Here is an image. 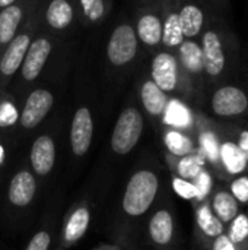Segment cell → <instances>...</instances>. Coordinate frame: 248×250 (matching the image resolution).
<instances>
[{
	"mask_svg": "<svg viewBox=\"0 0 248 250\" xmlns=\"http://www.w3.org/2000/svg\"><path fill=\"white\" fill-rule=\"evenodd\" d=\"M56 161V146L50 136H39L31 149V164L37 174L45 176L48 174Z\"/></svg>",
	"mask_w": 248,
	"mask_h": 250,
	"instance_id": "obj_11",
	"label": "cell"
},
{
	"mask_svg": "<svg viewBox=\"0 0 248 250\" xmlns=\"http://www.w3.org/2000/svg\"><path fill=\"white\" fill-rule=\"evenodd\" d=\"M22 19V10L18 6H7L0 13V42L7 44L13 40Z\"/></svg>",
	"mask_w": 248,
	"mask_h": 250,
	"instance_id": "obj_18",
	"label": "cell"
},
{
	"mask_svg": "<svg viewBox=\"0 0 248 250\" xmlns=\"http://www.w3.org/2000/svg\"><path fill=\"white\" fill-rule=\"evenodd\" d=\"M73 19V10L67 0H53L47 10V21L56 29L66 28Z\"/></svg>",
	"mask_w": 248,
	"mask_h": 250,
	"instance_id": "obj_20",
	"label": "cell"
},
{
	"mask_svg": "<svg viewBox=\"0 0 248 250\" xmlns=\"http://www.w3.org/2000/svg\"><path fill=\"white\" fill-rule=\"evenodd\" d=\"M3 161H4V148L3 145H0V166L3 164Z\"/></svg>",
	"mask_w": 248,
	"mask_h": 250,
	"instance_id": "obj_40",
	"label": "cell"
},
{
	"mask_svg": "<svg viewBox=\"0 0 248 250\" xmlns=\"http://www.w3.org/2000/svg\"><path fill=\"white\" fill-rule=\"evenodd\" d=\"M212 9H215L212 3L203 6L197 1H187L178 9L180 26L186 40H194L202 35Z\"/></svg>",
	"mask_w": 248,
	"mask_h": 250,
	"instance_id": "obj_5",
	"label": "cell"
},
{
	"mask_svg": "<svg viewBox=\"0 0 248 250\" xmlns=\"http://www.w3.org/2000/svg\"><path fill=\"white\" fill-rule=\"evenodd\" d=\"M158 192V177L149 171L142 170L137 171L127 183L124 198H123V209L127 215L137 217L145 214Z\"/></svg>",
	"mask_w": 248,
	"mask_h": 250,
	"instance_id": "obj_2",
	"label": "cell"
},
{
	"mask_svg": "<svg viewBox=\"0 0 248 250\" xmlns=\"http://www.w3.org/2000/svg\"><path fill=\"white\" fill-rule=\"evenodd\" d=\"M238 148H240V151L244 154L246 160L248 161V130H246V132H243V133H241V136H240V145H238Z\"/></svg>",
	"mask_w": 248,
	"mask_h": 250,
	"instance_id": "obj_38",
	"label": "cell"
},
{
	"mask_svg": "<svg viewBox=\"0 0 248 250\" xmlns=\"http://www.w3.org/2000/svg\"><path fill=\"white\" fill-rule=\"evenodd\" d=\"M137 50V40L136 34L132 26L120 25L114 29L110 44H108V59L113 64L121 66L129 63Z\"/></svg>",
	"mask_w": 248,
	"mask_h": 250,
	"instance_id": "obj_6",
	"label": "cell"
},
{
	"mask_svg": "<svg viewBox=\"0 0 248 250\" xmlns=\"http://www.w3.org/2000/svg\"><path fill=\"white\" fill-rule=\"evenodd\" d=\"M53 105V95L45 89H35L26 100L23 111L20 114V123L23 127H35L47 116Z\"/></svg>",
	"mask_w": 248,
	"mask_h": 250,
	"instance_id": "obj_9",
	"label": "cell"
},
{
	"mask_svg": "<svg viewBox=\"0 0 248 250\" xmlns=\"http://www.w3.org/2000/svg\"><path fill=\"white\" fill-rule=\"evenodd\" d=\"M232 196L240 202L248 201V177L237 179L232 183Z\"/></svg>",
	"mask_w": 248,
	"mask_h": 250,
	"instance_id": "obj_32",
	"label": "cell"
},
{
	"mask_svg": "<svg viewBox=\"0 0 248 250\" xmlns=\"http://www.w3.org/2000/svg\"><path fill=\"white\" fill-rule=\"evenodd\" d=\"M248 236V220L244 215H238L234 218L232 223V229H231V234L229 239L235 243V242H243Z\"/></svg>",
	"mask_w": 248,
	"mask_h": 250,
	"instance_id": "obj_29",
	"label": "cell"
},
{
	"mask_svg": "<svg viewBox=\"0 0 248 250\" xmlns=\"http://www.w3.org/2000/svg\"><path fill=\"white\" fill-rule=\"evenodd\" d=\"M165 145L174 155L178 157H186L193 151V142L177 130H170L165 135Z\"/></svg>",
	"mask_w": 248,
	"mask_h": 250,
	"instance_id": "obj_25",
	"label": "cell"
},
{
	"mask_svg": "<svg viewBox=\"0 0 248 250\" xmlns=\"http://www.w3.org/2000/svg\"><path fill=\"white\" fill-rule=\"evenodd\" d=\"M172 231L174 224L171 214L165 209L158 211L149 223V234L152 240L158 245H167L172 237Z\"/></svg>",
	"mask_w": 248,
	"mask_h": 250,
	"instance_id": "obj_16",
	"label": "cell"
},
{
	"mask_svg": "<svg viewBox=\"0 0 248 250\" xmlns=\"http://www.w3.org/2000/svg\"><path fill=\"white\" fill-rule=\"evenodd\" d=\"M213 208H215L218 217L221 218V221H224V223L232 221L237 217V214H238L237 199L231 193H228V192H219L215 196Z\"/></svg>",
	"mask_w": 248,
	"mask_h": 250,
	"instance_id": "obj_23",
	"label": "cell"
},
{
	"mask_svg": "<svg viewBox=\"0 0 248 250\" xmlns=\"http://www.w3.org/2000/svg\"><path fill=\"white\" fill-rule=\"evenodd\" d=\"M37 192V182L29 171H19L9 185V201L16 207H26Z\"/></svg>",
	"mask_w": 248,
	"mask_h": 250,
	"instance_id": "obj_12",
	"label": "cell"
},
{
	"mask_svg": "<svg viewBox=\"0 0 248 250\" xmlns=\"http://www.w3.org/2000/svg\"><path fill=\"white\" fill-rule=\"evenodd\" d=\"M210 105L219 117L241 116L248 110V92L238 83L225 82L213 91Z\"/></svg>",
	"mask_w": 248,
	"mask_h": 250,
	"instance_id": "obj_4",
	"label": "cell"
},
{
	"mask_svg": "<svg viewBox=\"0 0 248 250\" xmlns=\"http://www.w3.org/2000/svg\"><path fill=\"white\" fill-rule=\"evenodd\" d=\"M51 51V44L45 38H39L29 44L25 62L22 66V75L26 81H34L41 73Z\"/></svg>",
	"mask_w": 248,
	"mask_h": 250,
	"instance_id": "obj_10",
	"label": "cell"
},
{
	"mask_svg": "<svg viewBox=\"0 0 248 250\" xmlns=\"http://www.w3.org/2000/svg\"><path fill=\"white\" fill-rule=\"evenodd\" d=\"M152 81L164 91L171 92L178 83V63L174 54L159 53L152 62Z\"/></svg>",
	"mask_w": 248,
	"mask_h": 250,
	"instance_id": "obj_8",
	"label": "cell"
},
{
	"mask_svg": "<svg viewBox=\"0 0 248 250\" xmlns=\"http://www.w3.org/2000/svg\"><path fill=\"white\" fill-rule=\"evenodd\" d=\"M205 75L212 81L229 79L243 63L241 42L228 15L212 9L200 35Z\"/></svg>",
	"mask_w": 248,
	"mask_h": 250,
	"instance_id": "obj_1",
	"label": "cell"
},
{
	"mask_svg": "<svg viewBox=\"0 0 248 250\" xmlns=\"http://www.w3.org/2000/svg\"><path fill=\"white\" fill-rule=\"evenodd\" d=\"M92 133H94L92 116L88 108L82 107L76 111L70 129V144L76 155L82 157L88 152L92 142Z\"/></svg>",
	"mask_w": 248,
	"mask_h": 250,
	"instance_id": "obj_7",
	"label": "cell"
},
{
	"mask_svg": "<svg viewBox=\"0 0 248 250\" xmlns=\"http://www.w3.org/2000/svg\"><path fill=\"white\" fill-rule=\"evenodd\" d=\"M197 223H199L200 229L203 230V233L210 236V237H218L224 231L222 221L212 214V211H210V208L208 205H205V207H202L199 209V212H197Z\"/></svg>",
	"mask_w": 248,
	"mask_h": 250,
	"instance_id": "obj_24",
	"label": "cell"
},
{
	"mask_svg": "<svg viewBox=\"0 0 248 250\" xmlns=\"http://www.w3.org/2000/svg\"><path fill=\"white\" fill-rule=\"evenodd\" d=\"M184 40L186 38L181 32L178 10H172L167 15L165 22L162 23V42L170 48H178Z\"/></svg>",
	"mask_w": 248,
	"mask_h": 250,
	"instance_id": "obj_19",
	"label": "cell"
},
{
	"mask_svg": "<svg viewBox=\"0 0 248 250\" xmlns=\"http://www.w3.org/2000/svg\"><path fill=\"white\" fill-rule=\"evenodd\" d=\"M18 120V111L15 108V105H12L10 103H3L0 104V126H10L13 123H16Z\"/></svg>",
	"mask_w": 248,
	"mask_h": 250,
	"instance_id": "obj_31",
	"label": "cell"
},
{
	"mask_svg": "<svg viewBox=\"0 0 248 250\" xmlns=\"http://www.w3.org/2000/svg\"><path fill=\"white\" fill-rule=\"evenodd\" d=\"M143 132V119L136 108H126L113 130L111 148L117 154L130 152L139 142Z\"/></svg>",
	"mask_w": 248,
	"mask_h": 250,
	"instance_id": "obj_3",
	"label": "cell"
},
{
	"mask_svg": "<svg viewBox=\"0 0 248 250\" xmlns=\"http://www.w3.org/2000/svg\"><path fill=\"white\" fill-rule=\"evenodd\" d=\"M202 145L205 148V151L208 152L209 158L210 160H216L218 157V144H216V139L213 135L210 133H206L202 136Z\"/></svg>",
	"mask_w": 248,
	"mask_h": 250,
	"instance_id": "obj_34",
	"label": "cell"
},
{
	"mask_svg": "<svg viewBox=\"0 0 248 250\" xmlns=\"http://www.w3.org/2000/svg\"><path fill=\"white\" fill-rule=\"evenodd\" d=\"M142 101L146 111L152 116H161L165 113L168 105L167 94L153 82L148 81L142 86Z\"/></svg>",
	"mask_w": 248,
	"mask_h": 250,
	"instance_id": "obj_15",
	"label": "cell"
},
{
	"mask_svg": "<svg viewBox=\"0 0 248 250\" xmlns=\"http://www.w3.org/2000/svg\"><path fill=\"white\" fill-rule=\"evenodd\" d=\"M165 122L174 126H187L190 122V114L184 105L177 101H171L165 110Z\"/></svg>",
	"mask_w": 248,
	"mask_h": 250,
	"instance_id": "obj_27",
	"label": "cell"
},
{
	"mask_svg": "<svg viewBox=\"0 0 248 250\" xmlns=\"http://www.w3.org/2000/svg\"><path fill=\"white\" fill-rule=\"evenodd\" d=\"M196 179H197V185H194V186H196V189H197V198H203V196L209 192V188H210V177H209L208 173L200 171V173L197 174Z\"/></svg>",
	"mask_w": 248,
	"mask_h": 250,
	"instance_id": "obj_35",
	"label": "cell"
},
{
	"mask_svg": "<svg viewBox=\"0 0 248 250\" xmlns=\"http://www.w3.org/2000/svg\"><path fill=\"white\" fill-rule=\"evenodd\" d=\"M172 188L177 192L178 196L184 198V199H193L197 196V189L193 183L187 182L186 179H174L172 182Z\"/></svg>",
	"mask_w": 248,
	"mask_h": 250,
	"instance_id": "obj_30",
	"label": "cell"
},
{
	"mask_svg": "<svg viewBox=\"0 0 248 250\" xmlns=\"http://www.w3.org/2000/svg\"><path fill=\"white\" fill-rule=\"evenodd\" d=\"M213 250H237L234 246V242L228 236H218L215 243H213Z\"/></svg>",
	"mask_w": 248,
	"mask_h": 250,
	"instance_id": "obj_36",
	"label": "cell"
},
{
	"mask_svg": "<svg viewBox=\"0 0 248 250\" xmlns=\"http://www.w3.org/2000/svg\"><path fill=\"white\" fill-rule=\"evenodd\" d=\"M29 44H31L29 37L25 34L15 37L10 41V45L7 47V50L4 51V54L0 60V70L3 75L10 76L19 69V66L23 62V57L28 51Z\"/></svg>",
	"mask_w": 248,
	"mask_h": 250,
	"instance_id": "obj_13",
	"label": "cell"
},
{
	"mask_svg": "<svg viewBox=\"0 0 248 250\" xmlns=\"http://www.w3.org/2000/svg\"><path fill=\"white\" fill-rule=\"evenodd\" d=\"M82 7L88 19L99 21L104 15V0H80Z\"/></svg>",
	"mask_w": 248,
	"mask_h": 250,
	"instance_id": "obj_28",
	"label": "cell"
},
{
	"mask_svg": "<svg viewBox=\"0 0 248 250\" xmlns=\"http://www.w3.org/2000/svg\"><path fill=\"white\" fill-rule=\"evenodd\" d=\"M180 63L190 75H202L205 73L203 67V56L200 44L194 40H184L178 47Z\"/></svg>",
	"mask_w": 248,
	"mask_h": 250,
	"instance_id": "obj_14",
	"label": "cell"
},
{
	"mask_svg": "<svg viewBox=\"0 0 248 250\" xmlns=\"http://www.w3.org/2000/svg\"><path fill=\"white\" fill-rule=\"evenodd\" d=\"M221 158H222L227 170L232 174H238V173L244 171L248 163L244 154L240 151L238 145H235L232 142H228L221 148Z\"/></svg>",
	"mask_w": 248,
	"mask_h": 250,
	"instance_id": "obj_22",
	"label": "cell"
},
{
	"mask_svg": "<svg viewBox=\"0 0 248 250\" xmlns=\"http://www.w3.org/2000/svg\"><path fill=\"white\" fill-rule=\"evenodd\" d=\"M209 1L215 6L216 10H219L221 13L228 15V12H229V0H209Z\"/></svg>",
	"mask_w": 248,
	"mask_h": 250,
	"instance_id": "obj_37",
	"label": "cell"
},
{
	"mask_svg": "<svg viewBox=\"0 0 248 250\" xmlns=\"http://www.w3.org/2000/svg\"><path fill=\"white\" fill-rule=\"evenodd\" d=\"M50 240H51V237H50L48 233L39 231V233H37V234L31 239V242H29L26 250H48Z\"/></svg>",
	"mask_w": 248,
	"mask_h": 250,
	"instance_id": "obj_33",
	"label": "cell"
},
{
	"mask_svg": "<svg viewBox=\"0 0 248 250\" xmlns=\"http://www.w3.org/2000/svg\"><path fill=\"white\" fill-rule=\"evenodd\" d=\"M89 226V211L86 208H77L72 217L67 221L66 230H64V237L67 242H76L79 240L88 230Z\"/></svg>",
	"mask_w": 248,
	"mask_h": 250,
	"instance_id": "obj_21",
	"label": "cell"
},
{
	"mask_svg": "<svg viewBox=\"0 0 248 250\" xmlns=\"http://www.w3.org/2000/svg\"><path fill=\"white\" fill-rule=\"evenodd\" d=\"M137 35L148 45H158L162 41V21L155 15H145L137 22Z\"/></svg>",
	"mask_w": 248,
	"mask_h": 250,
	"instance_id": "obj_17",
	"label": "cell"
},
{
	"mask_svg": "<svg viewBox=\"0 0 248 250\" xmlns=\"http://www.w3.org/2000/svg\"><path fill=\"white\" fill-rule=\"evenodd\" d=\"M15 0H0V7H7V6H12Z\"/></svg>",
	"mask_w": 248,
	"mask_h": 250,
	"instance_id": "obj_39",
	"label": "cell"
},
{
	"mask_svg": "<svg viewBox=\"0 0 248 250\" xmlns=\"http://www.w3.org/2000/svg\"><path fill=\"white\" fill-rule=\"evenodd\" d=\"M205 166L202 155H187L178 163V173L183 179H196Z\"/></svg>",
	"mask_w": 248,
	"mask_h": 250,
	"instance_id": "obj_26",
	"label": "cell"
}]
</instances>
